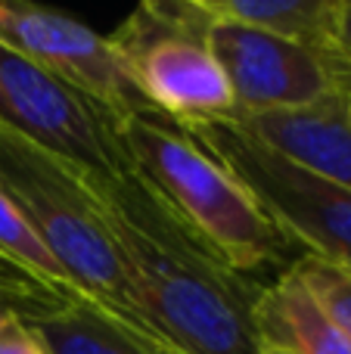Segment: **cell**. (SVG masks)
<instances>
[{"mask_svg":"<svg viewBox=\"0 0 351 354\" xmlns=\"http://www.w3.org/2000/svg\"><path fill=\"white\" fill-rule=\"evenodd\" d=\"M0 189L56 258L75 292L103 305L124 324L159 336L137 308L84 171L0 128Z\"/></svg>","mask_w":351,"mask_h":354,"instance_id":"3","label":"cell"},{"mask_svg":"<svg viewBox=\"0 0 351 354\" xmlns=\"http://www.w3.org/2000/svg\"><path fill=\"white\" fill-rule=\"evenodd\" d=\"M211 22L202 0H149L109 35L131 84L178 124L234 112L230 84L209 50Z\"/></svg>","mask_w":351,"mask_h":354,"instance_id":"4","label":"cell"},{"mask_svg":"<svg viewBox=\"0 0 351 354\" xmlns=\"http://www.w3.org/2000/svg\"><path fill=\"white\" fill-rule=\"evenodd\" d=\"M115 134L131 171L227 268L249 277L296 249L249 189L174 118L140 109L118 122Z\"/></svg>","mask_w":351,"mask_h":354,"instance_id":"2","label":"cell"},{"mask_svg":"<svg viewBox=\"0 0 351 354\" xmlns=\"http://www.w3.org/2000/svg\"><path fill=\"white\" fill-rule=\"evenodd\" d=\"M336 50L351 68V0H336Z\"/></svg>","mask_w":351,"mask_h":354,"instance_id":"16","label":"cell"},{"mask_svg":"<svg viewBox=\"0 0 351 354\" xmlns=\"http://www.w3.org/2000/svg\"><path fill=\"white\" fill-rule=\"evenodd\" d=\"M252 330L261 351L351 354L345 339L292 268H286L271 286H261L252 308Z\"/></svg>","mask_w":351,"mask_h":354,"instance_id":"11","label":"cell"},{"mask_svg":"<svg viewBox=\"0 0 351 354\" xmlns=\"http://www.w3.org/2000/svg\"><path fill=\"white\" fill-rule=\"evenodd\" d=\"M0 354H50V351L35 336V330L16 317L0 330Z\"/></svg>","mask_w":351,"mask_h":354,"instance_id":"15","label":"cell"},{"mask_svg":"<svg viewBox=\"0 0 351 354\" xmlns=\"http://www.w3.org/2000/svg\"><path fill=\"white\" fill-rule=\"evenodd\" d=\"M290 268L302 277L308 292L317 299L330 324L339 330V336L351 348V270L311 252H298Z\"/></svg>","mask_w":351,"mask_h":354,"instance_id":"14","label":"cell"},{"mask_svg":"<svg viewBox=\"0 0 351 354\" xmlns=\"http://www.w3.org/2000/svg\"><path fill=\"white\" fill-rule=\"evenodd\" d=\"M0 264L19 270L22 277L41 283L56 295H75L72 283L56 264V258L44 249V243L35 236L28 221L22 218V212L12 205L3 189H0Z\"/></svg>","mask_w":351,"mask_h":354,"instance_id":"13","label":"cell"},{"mask_svg":"<svg viewBox=\"0 0 351 354\" xmlns=\"http://www.w3.org/2000/svg\"><path fill=\"white\" fill-rule=\"evenodd\" d=\"M348 97L336 93L298 109L230 115L236 128L302 171L351 189V118Z\"/></svg>","mask_w":351,"mask_h":354,"instance_id":"9","label":"cell"},{"mask_svg":"<svg viewBox=\"0 0 351 354\" xmlns=\"http://www.w3.org/2000/svg\"><path fill=\"white\" fill-rule=\"evenodd\" d=\"M0 128L59 156L78 171H131L115 118L91 97L0 44Z\"/></svg>","mask_w":351,"mask_h":354,"instance_id":"6","label":"cell"},{"mask_svg":"<svg viewBox=\"0 0 351 354\" xmlns=\"http://www.w3.org/2000/svg\"><path fill=\"white\" fill-rule=\"evenodd\" d=\"M261 354H277V351H261Z\"/></svg>","mask_w":351,"mask_h":354,"instance_id":"18","label":"cell"},{"mask_svg":"<svg viewBox=\"0 0 351 354\" xmlns=\"http://www.w3.org/2000/svg\"><path fill=\"white\" fill-rule=\"evenodd\" d=\"M84 180L112 233L143 320L180 354H261V286L205 249L134 171Z\"/></svg>","mask_w":351,"mask_h":354,"instance_id":"1","label":"cell"},{"mask_svg":"<svg viewBox=\"0 0 351 354\" xmlns=\"http://www.w3.org/2000/svg\"><path fill=\"white\" fill-rule=\"evenodd\" d=\"M0 44L91 97L115 118V124L131 112L153 109L131 84L109 37L59 10L0 0Z\"/></svg>","mask_w":351,"mask_h":354,"instance_id":"8","label":"cell"},{"mask_svg":"<svg viewBox=\"0 0 351 354\" xmlns=\"http://www.w3.org/2000/svg\"><path fill=\"white\" fill-rule=\"evenodd\" d=\"M211 19L336 50V0H202Z\"/></svg>","mask_w":351,"mask_h":354,"instance_id":"12","label":"cell"},{"mask_svg":"<svg viewBox=\"0 0 351 354\" xmlns=\"http://www.w3.org/2000/svg\"><path fill=\"white\" fill-rule=\"evenodd\" d=\"M50 354H180L165 339L124 324L84 295H66L19 317Z\"/></svg>","mask_w":351,"mask_h":354,"instance_id":"10","label":"cell"},{"mask_svg":"<svg viewBox=\"0 0 351 354\" xmlns=\"http://www.w3.org/2000/svg\"><path fill=\"white\" fill-rule=\"evenodd\" d=\"M0 270H12V268H6V264H0ZM16 274H19V270H16Z\"/></svg>","mask_w":351,"mask_h":354,"instance_id":"17","label":"cell"},{"mask_svg":"<svg viewBox=\"0 0 351 354\" xmlns=\"http://www.w3.org/2000/svg\"><path fill=\"white\" fill-rule=\"evenodd\" d=\"M209 50L234 93L230 115L298 109L351 93V68L339 50L308 47L221 19L209 28Z\"/></svg>","mask_w":351,"mask_h":354,"instance_id":"7","label":"cell"},{"mask_svg":"<svg viewBox=\"0 0 351 354\" xmlns=\"http://www.w3.org/2000/svg\"><path fill=\"white\" fill-rule=\"evenodd\" d=\"M302 252L351 270V189L302 171L227 118L184 124Z\"/></svg>","mask_w":351,"mask_h":354,"instance_id":"5","label":"cell"}]
</instances>
